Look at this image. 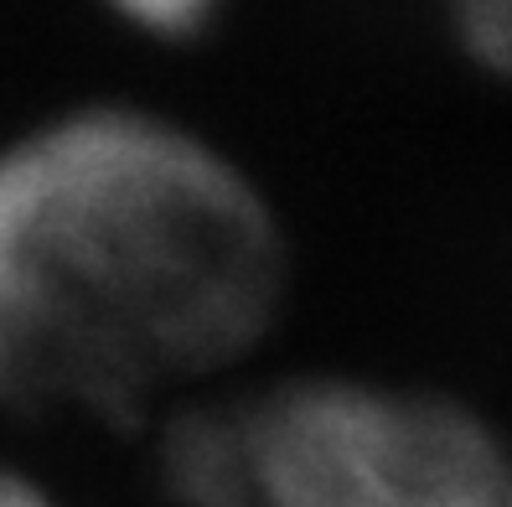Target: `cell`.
<instances>
[{
  "mask_svg": "<svg viewBox=\"0 0 512 507\" xmlns=\"http://www.w3.org/2000/svg\"><path fill=\"white\" fill-rule=\"evenodd\" d=\"M166 487L182 507H259L249 430L218 414L182 420L166 440Z\"/></svg>",
  "mask_w": 512,
  "mask_h": 507,
  "instance_id": "3",
  "label": "cell"
},
{
  "mask_svg": "<svg viewBox=\"0 0 512 507\" xmlns=\"http://www.w3.org/2000/svg\"><path fill=\"white\" fill-rule=\"evenodd\" d=\"M0 507H57L42 487H32L26 476H11V471H0Z\"/></svg>",
  "mask_w": 512,
  "mask_h": 507,
  "instance_id": "6",
  "label": "cell"
},
{
  "mask_svg": "<svg viewBox=\"0 0 512 507\" xmlns=\"http://www.w3.org/2000/svg\"><path fill=\"white\" fill-rule=\"evenodd\" d=\"M285 280L244 171L182 125L83 109L0 151V399L125 414L259 342Z\"/></svg>",
  "mask_w": 512,
  "mask_h": 507,
  "instance_id": "1",
  "label": "cell"
},
{
  "mask_svg": "<svg viewBox=\"0 0 512 507\" xmlns=\"http://www.w3.org/2000/svg\"><path fill=\"white\" fill-rule=\"evenodd\" d=\"M445 16L476 68L512 78V0H445Z\"/></svg>",
  "mask_w": 512,
  "mask_h": 507,
  "instance_id": "4",
  "label": "cell"
},
{
  "mask_svg": "<svg viewBox=\"0 0 512 507\" xmlns=\"http://www.w3.org/2000/svg\"><path fill=\"white\" fill-rule=\"evenodd\" d=\"M507 507H512V497H507Z\"/></svg>",
  "mask_w": 512,
  "mask_h": 507,
  "instance_id": "7",
  "label": "cell"
},
{
  "mask_svg": "<svg viewBox=\"0 0 512 507\" xmlns=\"http://www.w3.org/2000/svg\"><path fill=\"white\" fill-rule=\"evenodd\" d=\"M223 0H109L114 16H125L135 32H150V37H197L207 21L218 16Z\"/></svg>",
  "mask_w": 512,
  "mask_h": 507,
  "instance_id": "5",
  "label": "cell"
},
{
  "mask_svg": "<svg viewBox=\"0 0 512 507\" xmlns=\"http://www.w3.org/2000/svg\"><path fill=\"white\" fill-rule=\"evenodd\" d=\"M244 430L259 507H507L487 430L430 394L316 378Z\"/></svg>",
  "mask_w": 512,
  "mask_h": 507,
  "instance_id": "2",
  "label": "cell"
}]
</instances>
